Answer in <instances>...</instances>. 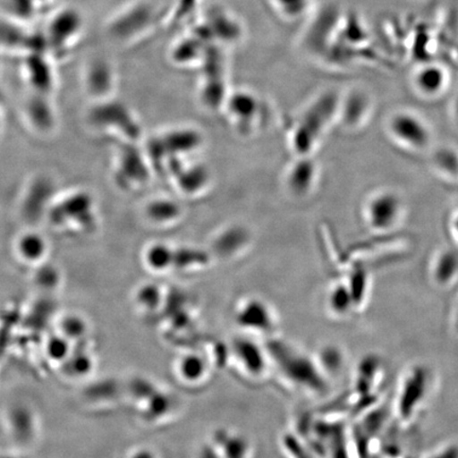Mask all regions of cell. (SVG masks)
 Wrapping results in <instances>:
<instances>
[{"label": "cell", "mask_w": 458, "mask_h": 458, "mask_svg": "<svg viewBox=\"0 0 458 458\" xmlns=\"http://www.w3.org/2000/svg\"><path fill=\"white\" fill-rule=\"evenodd\" d=\"M272 360L273 377L291 393L318 398L331 389L330 377L325 374L315 353H308L282 337L266 342Z\"/></svg>", "instance_id": "cell-1"}, {"label": "cell", "mask_w": 458, "mask_h": 458, "mask_svg": "<svg viewBox=\"0 0 458 458\" xmlns=\"http://www.w3.org/2000/svg\"><path fill=\"white\" fill-rule=\"evenodd\" d=\"M341 95L335 90L324 91L303 112L291 135L295 157H312L320 140L332 123H337Z\"/></svg>", "instance_id": "cell-2"}, {"label": "cell", "mask_w": 458, "mask_h": 458, "mask_svg": "<svg viewBox=\"0 0 458 458\" xmlns=\"http://www.w3.org/2000/svg\"><path fill=\"white\" fill-rule=\"evenodd\" d=\"M226 368L251 386L263 385L273 377L266 343L242 334L226 343Z\"/></svg>", "instance_id": "cell-3"}, {"label": "cell", "mask_w": 458, "mask_h": 458, "mask_svg": "<svg viewBox=\"0 0 458 458\" xmlns=\"http://www.w3.org/2000/svg\"><path fill=\"white\" fill-rule=\"evenodd\" d=\"M232 318L240 334L268 342L278 337L280 318L270 302L257 295H245L234 302Z\"/></svg>", "instance_id": "cell-4"}, {"label": "cell", "mask_w": 458, "mask_h": 458, "mask_svg": "<svg viewBox=\"0 0 458 458\" xmlns=\"http://www.w3.org/2000/svg\"><path fill=\"white\" fill-rule=\"evenodd\" d=\"M403 199L388 189L372 193L363 205L365 225L374 233L394 231L403 220Z\"/></svg>", "instance_id": "cell-5"}, {"label": "cell", "mask_w": 458, "mask_h": 458, "mask_svg": "<svg viewBox=\"0 0 458 458\" xmlns=\"http://www.w3.org/2000/svg\"><path fill=\"white\" fill-rule=\"evenodd\" d=\"M386 131L394 142L410 151H425L432 142V131L426 120L411 111L392 114L387 119Z\"/></svg>", "instance_id": "cell-6"}, {"label": "cell", "mask_w": 458, "mask_h": 458, "mask_svg": "<svg viewBox=\"0 0 458 458\" xmlns=\"http://www.w3.org/2000/svg\"><path fill=\"white\" fill-rule=\"evenodd\" d=\"M225 113L228 122L240 135L250 136L260 127L263 103L253 91L239 89L232 91L225 101Z\"/></svg>", "instance_id": "cell-7"}, {"label": "cell", "mask_w": 458, "mask_h": 458, "mask_svg": "<svg viewBox=\"0 0 458 458\" xmlns=\"http://www.w3.org/2000/svg\"><path fill=\"white\" fill-rule=\"evenodd\" d=\"M320 177L319 165L312 157H295L284 174V188L297 200L310 198L317 191Z\"/></svg>", "instance_id": "cell-8"}, {"label": "cell", "mask_w": 458, "mask_h": 458, "mask_svg": "<svg viewBox=\"0 0 458 458\" xmlns=\"http://www.w3.org/2000/svg\"><path fill=\"white\" fill-rule=\"evenodd\" d=\"M253 242V233L250 228L240 223H232L214 234L208 250L215 260L233 261L243 256Z\"/></svg>", "instance_id": "cell-9"}, {"label": "cell", "mask_w": 458, "mask_h": 458, "mask_svg": "<svg viewBox=\"0 0 458 458\" xmlns=\"http://www.w3.org/2000/svg\"><path fill=\"white\" fill-rule=\"evenodd\" d=\"M202 455L205 458H253L254 445L245 434L222 428L211 435Z\"/></svg>", "instance_id": "cell-10"}, {"label": "cell", "mask_w": 458, "mask_h": 458, "mask_svg": "<svg viewBox=\"0 0 458 458\" xmlns=\"http://www.w3.org/2000/svg\"><path fill=\"white\" fill-rule=\"evenodd\" d=\"M372 113L370 97L362 89H353L341 95L337 123L343 129L357 131L362 129Z\"/></svg>", "instance_id": "cell-11"}, {"label": "cell", "mask_w": 458, "mask_h": 458, "mask_svg": "<svg viewBox=\"0 0 458 458\" xmlns=\"http://www.w3.org/2000/svg\"><path fill=\"white\" fill-rule=\"evenodd\" d=\"M177 188L187 197L196 198L208 192L213 185V172L205 164L197 163L175 172Z\"/></svg>", "instance_id": "cell-12"}, {"label": "cell", "mask_w": 458, "mask_h": 458, "mask_svg": "<svg viewBox=\"0 0 458 458\" xmlns=\"http://www.w3.org/2000/svg\"><path fill=\"white\" fill-rule=\"evenodd\" d=\"M325 310L335 320H346L358 312L351 289L345 279L329 285L325 296Z\"/></svg>", "instance_id": "cell-13"}, {"label": "cell", "mask_w": 458, "mask_h": 458, "mask_svg": "<svg viewBox=\"0 0 458 458\" xmlns=\"http://www.w3.org/2000/svg\"><path fill=\"white\" fill-rule=\"evenodd\" d=\"M165 136L164 145L176 156L197 152L204 143L202 133L192 128L177 129Z\"/></svg>", "instance_id": "cell-14"}, {"label": "cell", "mask_w": 458, "mask_h": 458, "mask_svg": "<svg viewBox=\"0 0 458 458\" xmlns=\"http://www.w3.org/2000/svg\"><path fill=\"white\" fill-rule=\"evenodd\" d=\"M432 275L439 285H449L458 278V250L444 249L434 258Z\"/></svg>", "instance_id": "cell-15"}, {"label": "cell", "mask_w": 458, "mask_h": 458, "mask_svg": "<svg viewBox=\"0 0 458 458\" xmlns=\"http://www.w3.org/2000/svg\"><path fill=\"white\" fill-rule=\"evenodd\" d=\"M446 85V74L442 67L428 65L418 71L415 86L422 95L434 97L443 93Z\"/></svg>", "instance_id": "cell-16"}, {"label": "cell", "mask_w": 458, "mask_h": 458, "mask_svg": "<svg viewBox=\"0 0 458 458\" xmlns=\"http://www.w3.org/2000/svg\"><path fill=\"white\" fill-rule=\"evenodd\" d=\"M210 250L199 248H182L175 250L174 267L180 270H205L215 262Z\"/></svg>", "instance_id": "cell-17"}, {"label": "cell", "mask_w": 458, "mask_h": 458, "mask_svg": "<svg viewBox=\"0 0 458 458\" xmlns=\"http://www.w3.org/2000/svg\"><path fill=\"white\" fill-rule=\"evenodd\" d=\"M148 211L152 220L165 225L180 220L182 213L181 206L171 199L157 200L152 203Z\"/></svg>", "instance_id": "cell-18"}, {"label": "cell", "mask_w": 458, "mask_h": 458, "mask_svg": "<svg viewBox=\"0 0 458 458\" xmlns=\"http://www.w3.org/2000/svg\"><path fill=\"white\" fill-rule=\"evenodd\" d=\"M175 250L167 244H157L148 250L147 262L154 271L165 272L174 267Z\"/></svg>", "instance_id": "cell-19"}, {"label": "cell", "mask_w": 458, "mask_h": 458, "mask_svg": "<svg viewBox=\"0 0 458 458\" xmlns=\"http://www.w3.org/2000/svg\"><path fill=\"white\" fill-rule=\"evenodd\" d=\"M318 363L322 366L325 374L330 377V380L335 377L339 376L344 368V357L339 348L336 347H324L320 349L318 353H315Z\"/></svg>", "instance_id": "cell-20"}, {"label": "cell", "mask_w": 458, "mask_h": 458, "mask_svg": "<svg viewBox=\"0 0 458 458\" xmlns=\"http://www.w3.org/2000/svg\"><path fill=\"white\" fill-rule=\"evenodd\" d=\"M274 7L285 19H300L311 7L313 0H272Z\"/></svg>", "instance_id": "cell-21"}, {"label": "cell", "mask_w": 458, "mask_h": 458, "mask_svg": "<svg viewBox=\"0 0 458 458\" xmlns=\"http://www.w3.org/2000/svg\"><path fill=\"white\" fill-rule=\"evenodd\" d=\"M44 250V244L37 236H28L21 242V251L28 259H38Z\"/></svg>", "instance_id": "cell-22"}, {"label": "cell", "mask_w": 458, "mask_h": 458, "mask_svg": "<svg viewBox=\"0 0 458 458\" xmlns=\"http://www.w3.org/2000/svg\"><path fill=\"white\" fill-rule=\"evenodd\" d=\"M50 358L64 359L68 354L67 343L63 339H53L48 345Z\"/></svg>", "instance_id": "cell-23"}, {"label": "cell", "mask_w": 458, "mask_h": 458, "mask_svg": "<svg viewBox=\"0 0 458 458\" xmlns=\"http://www.w3.org/2000/svg\"><path fill=\"white\" fill-rule=\"evenodd\" d=\"M452 228H454V232L457 237L456 239H458V214L454 216V225Z\"/></svg>", "instance_id": "cell-24"}, {"label": "cell", "mask_w": 458, "mask_h": 458, "mask_svg": "<svg viewBox=\"0 0 458 458\" xmlns=\"http://www.w3.org/2000/svg\"><path fill=\"white\" fill-rule=\"evenodd\" d=\"M454 117L456 118L457 122H458V98L455 102V106H454Z\"/></svg>", "instance_id": "cell-25"}]
</instances>
